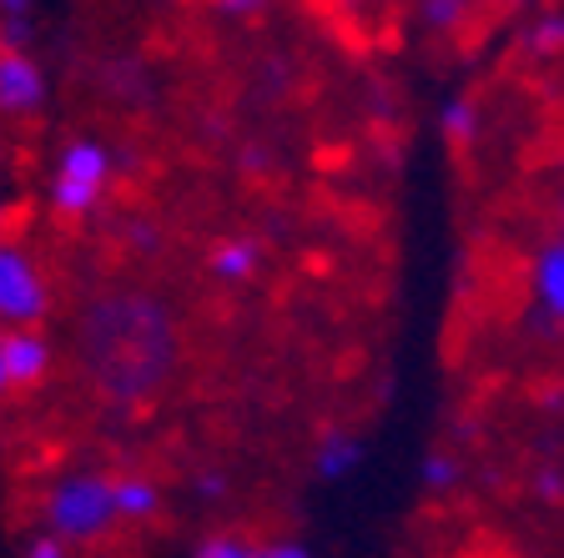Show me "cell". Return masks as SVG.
I'll return each mask as SVG.
<instances>
[{"mask_svg":"<svg viewBox=\"0 0 564 558\" xmlns=\"http://www.w3.org/2000/svg\"><path fill=\"white\" fill-rule=\"evenodd\" d=\"M86 378L111 403H152L176 372L182 332L176 313L141 287H117L91 297L76 322Z\"/></svg>","mask_w":564,"mask_h":558,"instance_id":"obj_1","label":"cell"},{"mask_svg":"<svg viewBox=\"0 0 564 558\" xmlns=\"http://www.w3.org/2000/svg\"><path fill=\"white\" fill-rule=\"evenodd\" d=\"M41 524L51 538H61L66 548L101 544L111 528L121 524L117 513V478L96 473V468H76V473L56 478L41 503Z\"/></svg>","mask_w":564,"mask_h":558,"instance_id":"obj_2","label":"cell"},{"mask_svg":"<svg viewBox=\"0 0 564 558\" xmlns=\"http://www.w3.org/2000/svg\"><path fill=\"white\" fill-rule=\"evenodd\" d=\"M111 176H117V152L106 141H91V136L66 141L56 156V172H51V192H46L51 211L61 221H86L106 201Z\"/></svg>","mask_w":564,"mask_h":558,"instance_id":"obj_3","label":"cell"},{"mask_svg":"<svg viewBox=\"0 0 564 558\" xmlns=\"http://www.w3.org/2000/svg\"><path fill=\"white\" fill-rule=\"evenodd\" d=\"M51 313V287L21 242L0 237V332L6 327H41Z\"/></svg>","mask_w":564,"mask_h":558,"instance_id":"obj_4","label":"cell"},{"mask_svg":"<svg viewBox=\"0 0 564 558\" xmlns=\"http://www.w3.org/2000/svg\"><path fill=\"white\" fill-rule=\"evenodd\" d=\"M51 96V81L31 51H0V117L25 121Z\"/></svg>","mask_w":564,"mask_h":558,"instance_id":"obj_5","label":"cell"},{"mask_svg":"<svg viewBox=\"0 0 564 558\" xmlns=\"http://www.w3.org/2000/svg\"><path fill=\"white\" fill-rule=\"evenodd\" d=\"M51 358H56V348H51V338L41 327H6L0 332V362H6L11 393H31V387L46 383Z\"/></svg>","mask_w":564,"mask_h":558,"instance_id":"obj_6","label":"cell"},{"mask_svg":"<svg viewBox=\"0 0 564 558\" xmlns=\"http://www.w3.org/2000/svg\"><path fill=\"white\" fill-rule=\"evenodd\" d=\"M529 297H534L540 317L564 327V237H550L529 256Z\"/></svg>","mask_w":564,"mask_h":558,"instance_id":"obj_7","label":"cell"},{"mask_svg":"<svg viewBox=\"0 0 564 558\" xmlns=\"http://www.w3.org/2000/svg\"><path fill=\"white\" fill-rule=\"evenodd\" d=\"M368 448L364 438L352 428H328L323 438L313 442V478L317 483H343V478H352L358 468H364Z\"/></svg>","mask_w":564,"mask_h":558,"instance_id":"obj_8","label":"cell"},{"mask_svg":"<svg viewBox=\"0 0 564 558\" xmlns=\"http://www.w3.org/2000/svg\"><path fill=\"white\" fill-rule=\"evenodd\" d=\"M207 272L223 287H242L262 272V242L258 237H223V242L207 252Z\"/></svg>","mask_w":564,"mask_h":558,"instance_id":"obj_9","label":"cell"},{"mask_svg":"<svg viewBox=\"0 0 564 558\" xmlns=\"http://www.w3.org/2000/svg\"><path fill=\"white\" fill-rule=\"evenodd\" d=\"M162 483L147 473H117V513L121 524H152L162 513Z\"/></svg>","mask_w":564,"mask_h":558,"instance_id":"obj_10","label":"cell"},{"mask_svg":"<svg viewBox=\"0 0 564 558\" xmlns=\"http://www.w3.org/2000/svg\"><path fill=\"white\" fill-rule=\"evenodd\" d=\"M484 131V117H479V101L464 91H454L444 106H438V136L454 146V152H469L474 141Z\"/></svg>","mask_w":564,"mask_h":558,"instance_id":"obj_11","label":"cell"},{"mask_svg":"<svg viewBox=\"0 0 564 558\" xmlns=\"http://www.w3.org/2000/svg\"><path fill=\"white\" fill-rule=\"evenodd\" d=\"M524 51L529 56H540V61H554L564 56V11H550L540 15V21L524 31Z\"/></svg>","mask_w":564,"mask_h":558,"instance_id":"obj_12","label":"cell"},{"mask_svg":"<svg viewBox=\"0 0 564 558\" xmlns=\"http://www.w3.org/2000/svg\"><path fill=\"white\" fill-rule=\"evenodd\" d=\"M469 6L474 0H419V21L429 25V31L448 35V31H458V25L469 21Z\"/></svg>","mask_w":564,"mask_h":558,"instance_id":"obj_13","label":"cell"},{"mask_svg":"<svg viewBox=\"0 0 564 558\" xmlns=\"http://www.w3.org/2000/svg\"><path fill=\"white\" fill-rule=\"evenodd\" d=\"M192 558H262V544H252L247 534H207Z\"/></svg>","mask_w":564,"mask_h":558,"instance_id":"obj_14","label":"cell"},{"mask_svg":"<svg viewBox=\"0 0 564 558\" xmlns=\"http://www.w3.org/2000/svg\"><path fill=\"white\" fill-rule=\"evenodd\" d=\"M419 483H423V493H448L458 483V458L454 453H423Z\"/></svg>","mask_w":564,"mask_h":558,"instance_id":"obj_15","label":"cell"},{"mask_svg":"<svg viewBox=\"0 0 564 558\" xmlns=\"http://www.w3.org/2000/svg\"><path fill=\"white\" fill-rule=\"evenodd\" d=\"M534 499L540 503H564V468L560 463H544V468H534Z\"/></svg>","mask_w":564,"mask_h":558,"instance_id":"obj_16","label":"cell"},{"mask_svg":"<svg viewBox=\"0 0 564 558\" xmlns=\"http://www.w3.org/2000/svg\"><path fill=\"white\" fill-rule=\"evenodd\" d=\"M127 247L131 252H156V247H162V232H156L147 217H131L127 221Z\"/></svg>","mask_w":564,"mask_h":558,"instance_id":"obj_17","label":"cell"},{"mask_svg":"<svg viewBox=\"0 0 564 558\" xmlns=\"http://www.w3.org/2000/svg\"><path fill=\"white\" fill-rule=\"evenodd\" d=\"M192 493H197L202 503H223L227 499V473H217V468L197 473V478H192Z\"/></svg>","mask_w":564,"mask_h":558,"instance_id":"obj_18","label":"cell"},{"mask_svg":"<svg viewBox=\"0 0 564 558\" xmlns=\"http://www.w3.org/2000/svg\"><path fill=\"white\" fill-rule=\"evenodd\" d=\"M212 6H217L227 21H258V15L268 11V0H212Z\"/></svg>","mask_w":564,"mask_h":558,"instance_id":"obj_19","label":"cell"},{"mask_svg":"<svg viewBox=\"0 0 564 558\" xmlns=\"http://www.w3.org/2000/svg\"><path fill=\"white\" fill-rule=\"evenodd\" d=\"M262 558H313V548L303 538H272V544H262Z\"/></svg>","mask_w":564,"mask_h":558,"instance_id":"obj_20","label":"cell"},{"mask_svg":"<svg viewBox=\"0 0 564 558\" xmlns=\"http://www.w3.org/2000/svg\"><path fill=\"white\" fill-rule=\"evenodd\" d=\"M25 558H70V548L51 534H35L31 544H25Z\"/></svg>","mask_w":564,"mask_h":558,"instance_id":"obj_21","label":"cell"},{"mask_svg":"<svg viewBox=\"0 0 564 558\" xmlns=\"http://www.w3.org/2000/svg\"><path fill=\"white\" fill-rule=\"evenodd\" d=\"M0 15H31V0H0Z\"/></svg>","mask_w":564,"mask_h":558,"instance_id":"obj_22","label":"cell"},{"mask_svg":"<svg viewBox=\"0 0 564 558\" xmlns=\"http://www.w3.org/2000/svg\"><path fill=\"white\" fill-rule=\"evenodd\" d=\"M11 393V383H6V362H0V397Z\"/></svg>","mask_w":564,"mask_h":558,"instance_id":"obj_23","label":"cell"},{"mask_svg":"<svg viewBox=\"0 0 564 558\" xmlns=\"http://www.w3.org/2000/svg\"><path fill=\"white\" fill-rule=\"evenodd\" d=\"M560 237H564V192H560Z\"/></svg>","mask_w":564,"mask_h":558,"instance_id":"obj_24","label":"cell"},{"mask_svg":"<svg viewBox=\"0 0 564 558\" xmlns=\"http://www.w3.org/2000/svg\"><path fill=\"white\" fill-rule=\"evenodd\" d=\"M0 227H6V197H0Z\"/></svg>","mask_w":564,"mask_h":558,"instance_id":"obj_25","label":"cell"},{"mask_svg":"<svg viewBox=\"0 0 564 558\" xmlns=\"http://www.w3.org/2000/svg\"><path fill=\"white\" fill-rule=\"evenodd\" d=\"M0 51H6V41H0Z\"/></svg>","mask_w":564,"mask_h":558,"instance_id":"obj_26","label":"cell"}]
</instances>
